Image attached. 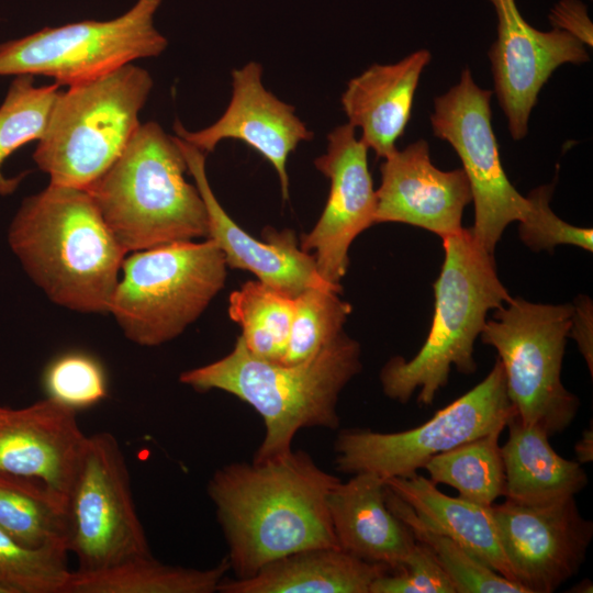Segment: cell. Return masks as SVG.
<instances>
[{"instance_id":"6da1fadb","label":"cell","mask_w":593,"mask_h":593,"mask_svg":"<svg viewBox=\"0 0 593 593\" xmlns=\"http://www.w3.org/2000/svg\"><path fill=\"white\" fill-rule=\"evenodd\" d=\"M339 481L307 452L293 449L279 459L219 468L208 494L236 578L301 550L338 548L327 497Z\"/></svg>"},{"instance_id":"7a4b0ae2","label":"cell","mask_w":593,"mask_h":593,"mask_svg":"<svg viewBox=\"0 0 593 593\" xmlns=\"http://www.w3.org/2000/svg\"><path fill=\"white\" fill-rule=\"evenodd\" d=\"M8 242L55 304L80 313L109 312L127 253L87 189L49 183L25 198Z\"/></svg>"},{"instance_id":"3957f363","label":"cell","mask_w":593,"mask_h":593,"mask_svg":"<svg viewBox=\"0 0 593 593\" xmlns=\"http://www.w3.org/2000/svg\"><path fill=\"white\" fill-rule=\"evenodd\" d=\"M361 368L360 344L345 332L294 365L254 356L238 336L226 356L183 371L179 380L199 392L221 390L249 404L265 425L253 459L261 462L288 455L302 428L337 429L340 392Z\"/></svg>"},{"instance_id":"277c9868","label":"cell","mask_w":593,"mask_h":593,"mask_svg":"<svg viewBox=\"0 0 593 593\" xmlns=\"http://www.w3.org/2000/svg\"><path fill=\"white\" fill-rule=\"evenodd\" d=\"M443 246L425 343L411 359L395 356L380 371L384 395L402 404L417 391V404L432 405L452 367L463 374L475 372L474 344L486 315L512 298L497 276L493 255L474 242L469 228L443 238Z\"/></svg>"},{"instance_id":"5b68a950","label":"cell","mask_w":593,"mask_h":593,"mask_svg":"<svg viewBox=\"0 0 593 593\" xmlns=\"http://www.w3.org/2000/svg\"><path fill=\"white\" fill-rule=\"evenodd\" d=\"M187 171L175 137L149 121L87 191L126 253L194 240L208 237V214Z\"/></svg>"},{"instance_id":"8992f818","label":"cell","mask_w":593,"mask_h":593,"mask_svg":"<svg viewBox=\"0 0 593 593\" xmlns=\"http://www.w3.org/2000/svg\"><path fill=\"white\" fill-rule=\"evenodd\" d=\"M133 63L59 90L33 153L49 183L87 189L123 153L153 89Z\"/></svg>"},{"instance_id":"52a82bcc","label":"cell","mask_w":593,"mask_h":593,"mask_svg":"<svg viewBox=\"0 0 593 593\" xmlns=\"http://www.w3.org/2000/svg\"><path fill=\"white\" fill-rule=\"evenodd\" d=\"M226 277L225 258L210 238L133 251L123 260L108 313L131 342L158 346L204 312Z\"/></svg>"},{"instance_id":"ba28073f","label":"cell","mask_w":593,"mask_h":593,"mask_svg":"<svg viewBox=\"0 0 593 593\" xmlns=\"http://www.w3.org/2000/svg\"><path fill=\"white\" fill-rule=\"evenodd\" d=\"M574 305L533 303L521 296L494 310L480 338L495 348L506 393L518 418L549 436L566 430L575 418L579 398L561 381L567 338Z\"/></svg>"},{"instance_id":"9c48e42d","label":"cell","mask_w":593,"mask_h":593,"mask_svg":"<svg viewBox=\"0 0 593 593\" xmlns=\"http://www.w3.org/2000/svg\"><path fill=\"white\" fill-rule=\"evenodd\" d=\"M513 414L504 370L496 359L480 383L417 427L393 433L342 429L334 444L336 469L348 474L369 472L383 481L409 477L434 456L505 428Z\"/></svg>"},{"instance_id":"30bf717a","label":"cell","mask_w":593,"mask_h":593,"mask_svg":"<svg viewBox=\"0 0 593 593\" xmlns=\"http://www.w3.org/2000/svg\"><path fill=\"white\" fill-rule=\"evenodd\" d=\"M163 0H137L122 15L44 27L0 43V76H45L71 86L142 58L159 56L167 38L155 27Z\"/></svg>"},{"instance_id":"8fae6325","label":"cell","mask_w":593,"mask_h":593,"mask_svg":"<svg viewBox=\"0 0 593 593\" xmlns=\"http://www.w3.org/2000/svg\"><path fill=\"white\" fill-rule=\"evenodd\" d=\"M65 511L67 549L77 556L78 571L152 556L132 497L125 457L112 434L86 437Z\"/></svg>"},{"instance_id":"7c38bea8","label":"cell","mask_w":593,"mask_h":593,"mask_svg":"<svg viewBox=\"0 0 593 593\" xmlns=\"http://www.w3.org/2000/svg\"><path fill=\"white\" fill-rule=\"evenodd\" d=\"M492 94L481 89L466 68L457 85L435 98L430 124L434 135L448 142L462 163L474 203V222L469 228L472 238L494 255L506 226L524 221L530 203L503 169L491 124Z\"/></svg>"},{"instance_id":"4fadbf2b","label":"cell","mask_w":593,"mask_h":593,"mask_svg":"<svg viewBox=\"0 0 593 593\" xmlns=\"http://www.w3.org/2000/svg\"><path fill=\"white\" fill-rule=\"evenodd\" d=\"M491 511L515 581L527 593H552L579 572L593 523L582 516L574 497L541 506L505 500Z\"/></svg>"},{"instance_id":"5bb4252c","label":"cell","mask_w":593,"mask_h":593,"mask_svg":"<svg viewBox=\"0 0 593 593\" xmlns=\"http://www.w3.org/2000/svg\"><path fill=\"white\" fill-rule=\"evenodd\" d=\"M326 153L314 166L329 180L325 208L314 227L301 237L300 247L311 254L318 275L340 286L354 239L376 224L377 194L368 168V148L349 123L327 135Z\"/></svg>"},{"instance_id":"9a60e30c","label":"cell","mask_w":593,"mask_h":593,"mask_svg":"<svg viewBox=\"0 0 593 593\" xmlns=\"http://www.w3.org/2000/svg\"><path fill=\"white\" fill-rule=\"evenodd\" d=\"M497 18V37L489 51L494 92L513 139L528 133L530 112L552 72L566 63L581 65L590 56L571 34L533 27L515 0H489Z\"/></svg>"},{"instance_id":"2e32d148","label":"cell","mask_w":593,"mask_h":593,"mask_svg":"<svg viewBox=\"0 0 593 593\" xmlns=\"http://www.w3.org/2000/svg\"><path fill=\"white\" fill-rule=\"evenodd\" d=\"M174 131L204 154L213 152L223 139L246 143L272 165L284 200L289 198V156L301 142L313 138L306 124L295 115L294 107L264 87L262 67L256 61L232 71L230 103L212 125L190 132L176 120Z\"/></svg>"},{"instance_id":"e0dca14e","label":"cell","mask_w":593,"mask_h":593,"mask_svg":"<svg viewBox=\"0 0 593 593\" xmlns=\"http://www.w3.org/2000/svg\"><path fill=\"white\" fill-rule=\"evenodd\" d=\"M380 171L376 223H404L441 239L463 230V210L472 201L468 178L462 169L434 166L425 139L396 149L384 158Z\"/></svg>"},{"instance_id":"ac0fdd59","label":"cell","mask_w":593,"mask_h":593,"mask_svg":"<svg viewBox=\"0 0 593 593\" xmlns=\"http://www.w3.org/2000/svg\"><path fill=\"white\" fill-rule=\"evenodd\" d=\"M174 137L206 209V238L222 251L227 267L249 271L259 281L292 298L312 287L342 291L340 286L318 275L313 256L298 245L290 230L270 231L266 242H261L234 222L212 191L205 171V154L182 138Z\"/></svg>"},{"instance_id":"d6986e66","label":"cell","mask_w":593,"mask_h":593,"mask_svg":"<svg viewBox=\"0 0 593 593\" xmlns=\"http://www.w3.org/2000/svg\"><path fill=\"white\" fill-rule=\"evenodd\" d=\"M86 437L77 412L48 398L0 405V471L36 480L65 503Z\"/></svg>"},{"instance_id":"ffe728a7","label":"cell","mask_w":593,"mask_h":593,"mask_svg":"<svg viewBox=\"0 0 593 593\" xmlns=\"http://www.w3.org/2000/svg\"><path fill=\"white\" fill-rule=\"evenodd\" d=\"M338 548L389 570L400 568L416 545L409 527L385 502V483L376 474L359 472L339 481L327 497Z\"/></svg>"},{"instance_id":"44dd1931","label":"cell","mask_w":593,"mask_h":593,"mask_svg":"<svg viewBox=\"0 0 593 593\" xmlns=\"http://www.w3.org/2000/svg\"><path fill=\"white\" fill-rule=\"evenodd\" d=\"M427 49H418L395 64H374L350 79L340 102L361 142L378 157L387 158L398 148L411 116L421 75L430 61Z\"/></svg>"},{"instance_id":"7402d4cb","label":"cell","mask_w":593,"mask_h":593,"mask_svg":"<svg viewBox=\"0 0 593 593\" xmlns=\"http://www.w3.org/2000/svg\"><path fill=\"white\" fill-rule=\"evenodd\" d=\"M388 570L339 548H311L273 560L249 578H224L217 592L369 593L372 581Z\"/></svg>"},{"instance_id":"603a6c76","label":"cell","mask_w":593,"mask_h":593,"mask_svg":"<svg viewBox=\"0 0 593 593\" xmlns=\"http://www.w3.org/2000/svg\"><path fill=\"white\" fill-rule=\"evenodd\" d=\"M505 427L508 436L500 446L505 500L541 506L574 497L586 486L589 479L582 465L558 455L541 427L523 423L516 413Z\"/></svg>"},{"instance_id":"cb8c5ba5","label":"cell","mask_w":593,"mask_h":593,"mask_svg":"<svg viewBox=\"0 0 593 593\" xmlns=\"http://www.w3.org/2000/svg\"><path fill=\"white\" fill-rule=\"evenodd\" d=\"M384 483L432 527L452 538L492 570L516 582L502 549L491 506L446 495L417 472L390 478Z\"/></svg>"},{"instance_id":"d4e9b609","label":"cell","mask_w":593,"mask_h":593,"mask_svg":"<svg viewBox=\"0 0 593 593\" xmlns=\"http://www.w3.org/2000/svg\"><path fill=\"white\" fill-rule=\"evenodd\" d=\"M230 570L226 557L213 568L193 569L150 556L98 571H71L65 593H213Z\"/></svg>"},{"instance_id":"484cf974","label":"cell","mask_w":593,"mask_h":593,"mask_svg":"<svg viewBox=\"0 0 593 593\" xmlns=\"http://www.w3.org/2000/svg\"><path fill=\"white\" fill-rule=\"evenodd\" d=\"M0 530L26 547L67 549L65 503L36 480L0 471Z\"/></svg>"},{"instance_id":"4316f807","label":"cell","mask_w":593,"mask_h":593,"mask_svg":"<svg viewBox=\"0 0 593 593\" xmlns=\"http://www.w3.org/2000/svg\"><path fill=\"white\" fill-rule=\"evenodd\" d=\"M503 429L434 456L424 466L429 480L436 485L455 488L462 499L491 506L504 493L505 473L499 445Z\"/></svg>"},{"instance_id":"83f0119b","label":"cell","mask_w":593,"mask_h":593,"mask_svg":"<svg viewBox=\"0 0 593 593\" xmlns=\"http://www.w3.org/2000/svg\"><path fill=\"white\" fill-rule=\"evenodd\" d=\"M294 312V298L259 281H248L230 295L228 313L242 328L246 348L256 357L280 362Z\"/></svg>"},{"instance_id":"f1b7e54d","label":"cell","mask_w":593,"mask_h":593,"mask_svg":"<svg viewBox=\"0 0 593 593\" xmlns=\"http://www.w3.org/2000/svg\"><path fill=\"white\" fill-rule=\"evenodd\" d=\"M385 502L414 538L432 550L457 593H527L522 585L492 570L452 538L432 527L387 485Z\"/></svg>"},{"instance_id":"f546056e","label":"cell","mask_w":593,"mask_h":593,"mask_svg":"<svg viewBox=\"0 0 593 593\" xmlns=\"http://www.w3.org/2000/svg\"><path fill=\"white\" fill-rule=\"evenodd\" d=\"M342 291L312 287L294 298L290 335L281 363L294 365L316 355L344 332L351 305Z\"/></svg>"},{"instance_id":"4dcf8cb0","label":"cell","mask_w":593,"mask_h":593,"mask_svg":"<svg viewBox=\"0 0 593 593\" xmlns=\"http://www.w3.org/2000/svg\"><path fill=\"white\" fill-rule=\"evenodd\" d=\"M60 87L56 82L38 87L34 76H14L0 105V168L16 149L42 137ZM13 187V181L0 174V192L7 193Z\"/></svg>"},{"instance_id":"1f68e13d","label":"cell","mask_w":593,"mask_h":593,"mask_svg":"<svg viewBox=\"0 0 593 593\" xmlns=\"http://www.w3.org/2000/svg\"><path fill=\"white\" fill-rule=\"evenodd\" d=\"M68 550L26 547L0 530V593H65Z\"/></svg>"},{"instance_id":"d6a6232c","label":"cell","mask_w":593,"mask_h":593,"mask_svg":"<svg viewBox=\"0 0 593 593\" xmlns=\"http://www.w3.org/2000/svg\"><path fill=\"white\" fill-rule=\"evenodd\" d=\"M46 398L76 412L91 407L108 395V380L101 362L90 354L64 353L46 366L42 377Z\"/></svg>"},{"instance_id":"836d02e7","label":"cell","mask_w":593,"mask_h":593,"mask_svg":"<svg viewBox=\"0 0 593 593\" xmlns=\"http://www.w3.org/2000/svg\"><path fill=\"white\" fill-rule=\"evenodd\" d=\"M553 188V183L544 184L528 194L530 212L519 222L521 239L534 251L546 249L551 253L558 245H572L592 251V228L571 225L550 209Z\"/></svg>"},{"instance_id":"e575fe53","label":"cell","mask_w":593,"mask_h":593,"mask_svg":"<svg viewBox=\"0 0 593 593\" xmlns=\"http://www.w3.org/2000/svg\"><path fill=\"white\" fill-rule=\"evenodd\" d=\"M369 593H456L432 550L416 540L403 564L377 577Z\"/></svg>"},{"instance_id":"d590c367","label":"cell","mask_w":593,"mask_h":593,"mask_svg":"<svg viewBox=\"0 0 593 593\" xmlns=\"http://www.w3.org/2000/svg\"><path fill=\"white\" fill-rule=\"evenodd\" d=\"M549 20L555 29L562 30L583 45H593V25L588 7L580 0H560L550 11Z\"/></svg>"},{"instance_id":"8d00e7d4","label":"cell","mask_w":593,"mask_h":593,"mask_svg":"<svg viewBox=\"0 0 593 593\" xmlns=\"http://www.w3.org/2000/svg\"><path fill=\"white\" fill-rule=\"evenodd\" d=\"M574 305V315L569 333L584 357L590 373L593 372V346H592V304L589 298H578Z\"/></svg>"},{"instance_id":"74e56055","label":"cell","mask_w":593,"mask_h":593,"mask_svg":"<svg viewBox=\"0 0 593 593\" xmlns=\"http://www.w3.org/2000/svg\"><path fill=\"white\" fill-rule=\"evenodd\" d=\"M577 461L580 465L591 462L593 460V429L592 427L583 430L581 437L574 446Z\"/></svg>"}]
</instances>
